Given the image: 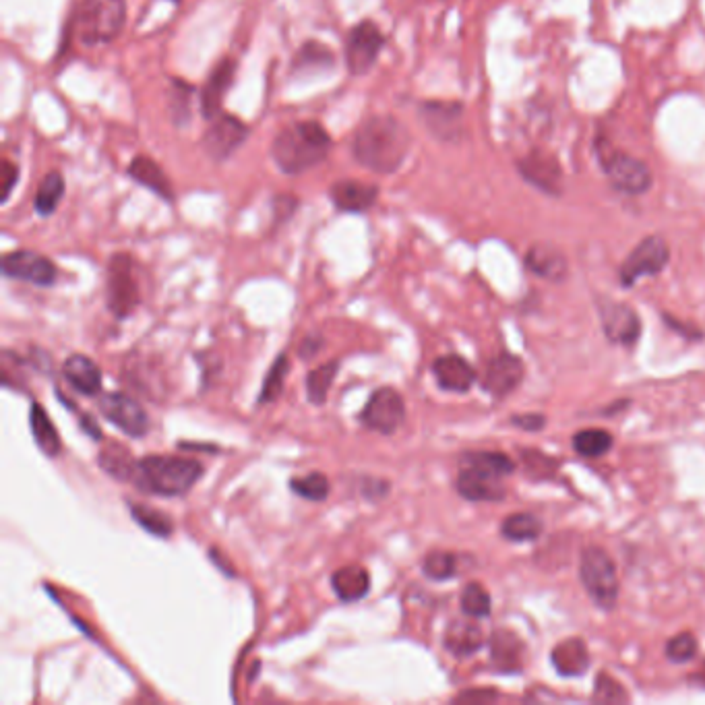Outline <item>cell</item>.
<instances>
[{"instance_id": "6da1fadb", "label": "cell", "mask_w": 705, "mask_h": 705, "mask_svg": "<svg viewBox=\"0 0 705 705\" xmlns=\"http://www.w3.org/2000/svg\"><path fill=\"white\" fill-rule=\"evenodd\" d=\"M412 147L410 131L391 114L366 118L352 137L354 160L375 174H393L404 166Z\"/></svg>"}, {"instance_id": "7a4b0ae2", "label": "cell", "mask_w": 705, "mask_h": 705, "mask_svg": "<svg viewBox=\"0 0 705 705\" xmlns=\"http://www.w3.org/2000/svg\"><path fill=\"white\" fill-rule=\"evenodd\" d=\"M331 147V135L319 120H298L275 135L271 160L280 172L298 176L323 164Z\"/></svg>"}, {"instance_id": "3957f363", "label": "cell", "mask_w": 705, "mask_h": 705, "mask_svg": "<svg viewBox=\"0 0 705 705\" xmlns=\"http://www.w3.org/2000/svg\"><path fill=\"white\" fill-rule=\"evenodd\" d=\"M203 466L199 459L180 455H147L137 462L133 482L143 493L156 497H182L199 482Z\"/></svg>"}, {"instance_id": "277c9868", "label": "cell", "mask_w": 705, "mask_h": 705, "mask_svg": "<svg viewBox=\"0 0 705 705\" xmlns=\"http://www.w3.org/2000/svg\"><path fill=\"white\" fill-rule=\"evenodd\" d=\"M127 23L125 0H81L69 21V36L83 46H104L114 42Z\"/></svg>"}, {"instance_id": "5b68a950", "label": "cell", "mask_w": 705, "mask_h": 705, "mask_svg": "<svg viewBox=\"0 0 705 705\" xmlns=\"http://www.w3.org/2000/svg\"><path fill=\"white\" fill-rule=\"evenodd\" d=\"M596 158L606 180L610 182V187L617 193L627 197H639L652 189L654 176L650 166L621 149H612L606 139L602 141V145L596 147Z\"/></svg>"}, {"instance_id": "8992f818", "label": "cell", "mask_w": 705, "mask_h": 705, "mask_svg": "<svg viewBox=\"0 0 705 705\" xmlns=\"http://www.w3.org/2000/svg\"><path fill=\"white\" fill-rule=\"evenodd\" d=\"M579 579L600 610H615L621 594L619 573L612 557L600 546L584 548L579 559Z\"/></svg>"}, {"instance_id": "52a82bcc", "label": "cell", "mask_w": 705, "mask_h": 705, "mask_svg": "<svg viewBox=\"0 0 705 705\" xmlns=\"http://www.w3.org/2000/svg\"><path fill=\"white\" fill-rule=\"evenodd\" d=\"M106 302L114 317L127 319L141 302V290L135 278L133 259L127 253H116L106 269Z\"/></svg>"}, {"instance_id": "ba28073f", "label": "cell", "mask_w": 705, "mask_h": 705, "mask_svg": "<svg viewBox=\"0 0 705 705\" xmlns=\"http://www.w3.org/2000/svg\"><path fill=\"white\" fill-rule=\"evenodd\" d=\"M670 263L668 242L658 236H646L637 247L625 257L619 267V282L623 288H633L643 278H656Z\"/></svg>"}, {"instance_id": "9c48e42d", "label": "cell", "mask_w": 705, "mask_h": 705, "mask_svg": "<svg viewBox=\"0 0 705 705\" xmlns=\"http://www.w3.org/2000/svg\"><path fill=\"white\" fill-rule=\"evenodd\" d=\"M385 46V36L375 21L364 19L354 25L344 40V60L346 69L354 77L369 73L379 60Z\"/></svg>"}, {"instance_id": "30bf717a", "label": "cell", "mask_w": 705, "mask_h": 705, "mask_svg": "<svg viewBox=\"0 0 705 705\" xmlns=\"http://www.w3.org/2000/svg\"><path fill=\"white\" fill-rule=\"evenodd\" d=\"M360 422L379 435H393L406 422V402L393 387H379L366 402Z\"/></svg>"}, {"instance_id": "8fae6325", "label": "cell", "mask_w": 705, "mask_h": 705, "mask_svg": "<svg viewBox=\"0 0 705 705\" xmlns=\"http://www.w3.org/2000/svg\"><path fill=\"white\" fill-rule=\"evenodd\" d=\"M249 133V127L238 116L222 112L209 120L201 145L213 162H226L247 143Z\"/></svg>"}, {"instance_id": "7c38bea8", "label": "cell", "mask_w": 705, "mask_h": 705, "mask_svg": "<svg viewBox=\"0 0 705 705\" xmlns=\"http://www.w3.org/2000/svg\"><path fill=\"white\" fill-rule=\"evenodd\" d=\"M602 333L612 346L633 348L641 337V317L627 302L604 298L598 302Z\"/></svg>"}, {"instance_id": "4fadbf2b", "label": "cell", "mask_w": 705, "mask_h": 705, "mask_svg": "<svg viewBox=\"0 0 705 705\" xmlns=\"http://www.w3.org/2000/svg\"><path fill=\"white\" fill-rule=\"evenodd\" d=\"M424 129L441 143H457L464 137V106L459 102L426 100L418 106Z\"/></svg>"}, {"instance_id": "5bb4252c", "label": "cell", "mask_w": 705, "mask_h": 705, "mask_svg": "<svg viewBox=\"0 0 705 705\" xmlns=\"http://www.w3.org/2000/svg\"><path fill=\"white\" fill-rule=\"evenodd\" d=\"M98 406L102 416L114 426H118L127 437L141 439L149 433V416L141 408V404L133 400V397L120 391L102 393Z\"/></svg>"}, {"instance_id": "9a60e30c", "label": "cell", "mask_w": 705, "mask_h": 705, "mask_svg": "<svg viewBox=\"0 0 705 705\" xmlns=\"http://www.w3.org/2000/svg\"><path fill=\"white\" fill-rule=\"evenodd\" d=\"M0 269H3L5 278H9V280L27 282V284L40 286V288L54 286V282L58 278V269H56L54 261H50L48 257H44L36 251H29V249H19V251L7 253L3 257V263H0Z\"/></svg>"}, {"instance_id": "2e32d148", "label": "cell", "mask_w": 705, "mask_h": 705, "mask_svg": "<svg viewBox=\"0 0 705 705\" xmlns=\"http://www.w3.org/2000/svg\"><path fill=\"white\" fill-rule=\"evenodd\" d=\"M517 172L528 185L548 197H559L563 191V170L553 153H546L542 149L530 151L526 158L517 162Z\"/></svg>"}, {"instance_id": "e0dca14e", "label": "cell", "mask_w": 705, "mask_h": 705, "mask_svg": "<svg viewBox=\"0 0 705 705\" xmlns=\"http://www.w3.org/2000/svg\"><path fill=\"white\" fill-rule=\"evenodd\" d=\"M526 379V364L519 356L501 352L495 358H490L486 364V371L482 375V389L495 397V400H503V397L511 395L521 383Z\"/></svg>"}, {"instance_id": "ac0fdd59", "label": "cell", "mask_w": 705, "mask_h": 705, "mask_svg": "<svg viewBox=\"0 0 705 705\" xmlns=\"http://www.w3.org/2000/svg\"><path fill=\"white\" fill-rule=\"evenodd\" d=\"M236 71H238V63L234 58H222L209 73L205 85L199 91V108L205 120H213L218 114L224 112L222 110L224 98L230 91V87L234 85Z\"/></svg>"}, {"instance_id": "d6986e66", "label": "cell", "mask_w": 705, "mask_h": 705, "mask_svg": "<svg viewBox=\"0 0 705 705\" xmlns=\"http://www.w3.org/2000/svg\"><path fill=\"white\" fill-rule=\"evenodd\" d=\"M490 664L501 674H517L526 666V643L511 629H497L488 637Z\"/></svg>"}, {"instance_id": "ffe728a7", "label": "cell", "mask_w": 705, "mask_h": 705, "mask_svg": "<svg viewBox=\"0 0 705 705\" xmlns=\"http://www.w3.org/2000/svg\"><path fill=\"white\" fill-rule=\"evenodd\" d=\"M329 199L333 207L342 213H366L377 205L379 187L362 180H337L329 189Z\"/></svg>"}, {"instance_id": "44dd1931", "label": "cell", "mask_w": 705, "mask_h": 705, "mask_svg": "<svg viewBox=\"0 0 705 705\" xmlns=\"http://www.w3.org/2000/svg\"><path fill=\"white\" fill-rule=\"evenodd\" d=\"M524 261H526V269L530 273H534L536 278L546 280V282L561 284L567 280V275H569V261H567L565 253L550 242L532 244Z\"/></svg>"}, {"instance_id": "7402d4cb", "label": "cell", "mask_w": 705, "mask_h": 705, "mask_svg": "<svg viewBox=\"0 0 705 705\" xmlns=\"http://www.w3.org/2000/svg\"><path fill=\"white\" fill-rule=\"evenodd\" d=\"M501 480L503 478L488 476L472 468H462L455 480V490L459 497L470 503H499L507 495Z\"/></svg>"}, {"instance_id": "603a6c76", "label": "cell", "mask_w": 705, "mask_h": 705, "mask_svg": "<svg viewBox=\"0 0 705 705\" xmlns=\"http://www.w3.org/2000/svg\"><path fill=\"white\" fill-rule=\"evenodd\" d=\"M431 371L437 385L449 393H468L478 379L474 366L459 354L439 356L433 362Z\"/></svg>"}, {"instance_id": "cb8c5ba5", "label": "cell", "mask_w": 705, "mask_h": 705, "mask_svg": "<svg viewBox=\"0 0 705 705\" xmlns=\"http://www.w3.org/2000/svg\"><path fill=\"white\" fill-rule=\"evenodd\" d=\"M550 662H553L555 670L559 672V677L579 679L588 672L592 658H590V650H588L584 639L567 637V639L559 641L557 646L553 648V652H550Z\"/></svg>"}, {"instance_id": "d4e9b609", "label": "cell", "mask_w": 705, "mask_h": 705, "mask_svg": "<svg viewBox=\"0 0 705 705\" xmlns=\"http://www.w3.org/2000/svg\"><path fill=\"white\" fill-rule=\"evenodd\" d=\"M476 621L478 619L468 617L466 621L457 619L447 625L443 635V646L449 654H453L455 658H470L484 648L486 637L482 627Z\"/></svg>"}, {"instance_id": "484cf974", "label": "cell", "mask_w": 705, "mask_h": 705, "mask_svg": "<svg viewBox=\"0 0 705 705\" xmlns=\"http://www.w3.org/2000/svg\"><path fill=\"white\" fill-rule=\"evenodd\" d=\"M129 178H133L137 185H141L143 189L151 191L156 197H160L162 201L174 203L176 193L172 187L170 176L164 172V168L147 156H137L131 160L129 168H127Z\"/></svg>"}, {"instance_id": "4316f807", "label": "cell", "mask_w": 705, "mask_h": 705, "mask_svg": "<svg viewBox=\"0 0 705 705\" xmlns=\"http://www.w3.org/2000/svg\"><path fill=\"white\" fill-rule=\"evenodd\" d=\"M333 67H335V52L323 42L309 40L294 52L290 73L294 77H313V75L327 73Z\"/></svg>"}, {"instance_id": "83f0119b", "label": "cell", "mask_w": 705, "mask_h": 705, "mask_svg": "<svg viewBox=\"0 0 705 705\" xmlns=\"http://www.w3.org/2000/svg\"><path fill=\"white\" fill-rule=\"evenodd\" d=\"M65 381L83 395H98L102 391V369L85 354H73L63 364Z\"/></svg>"}, {"instance_id": "f1b7e54d", "label": "cell", "mask_w": 705, "mask_h": 705, "mask_svg": "<svg viewBox=\"0 0 705 705\" xmlns=\"http://www.w3.org/2000/svg\"><path fill=\"white\" fill-rule=\"evenodd\" d=\"M331 588L342 602H358L371 592V573L360 565H348L331 575Z\"/></svg>"}, {"instance_id": "f546056e", "label": "cell", "mask_w": 705, "mask_h": 705, "mask_svg": "<svg viewBox=\"0 0 705 705\" xmlns=\"http://www.w3.org/2000/svg\"><path fill=\"white\" fill-rule=\"evenodd\" d=\"M29 428H32L34 441L44 455H48V457L60 455V451H63L60 435L56 431L54 422L50 420V416L46 414V410L38 402H34L32 408H29Z\"/></svg>"}, {"instance_id": "4dcf8cb0", "label": "cell", "mask_w": 705, "mask_h": 705, "mask_svg": "<svg viewBox=\"0 0 705 705\" xmlns=\"http://www.w3.org/2000/svg\"><path fill=\"white\" fill-rule=\"evenodd\" d=\"M459 466L462 468H472L482 474L495 476V478H505L515 472V462L501 451H470L464 453L459 459Z\"/></svg>"}, {"instance_id": "1f68e13d", "label": "cell", "mask_w": 705, "mask_h": 705, "mask_svg": "<svg viewBox=\"0 0 705 705\" xmlns=\"http://www.w3.org/2000/svg\"><path fill=\"white\" fill-rule=\"evenodd\" d=\"M542 521L540 517H536L534 513L528 511H519V513H511L501 521V536L507 542H534L542 536Z\"/></svg>"}, {"instance_id": "d6a6232c", "label": "cell", "mask_w": 705, "mask_h": 705, "mask_svg": "<svg viewBox=\"0 0 705 705\" xmlns=\"http://www.w3.org/2000/svg\"><path fill=\"white\" fill-rule=\"evenodd\" d=\"M67 191L65 178L58 170L48 172L38 185L36 197H34V209L40 218H50L54 216V211L58 209L60 201H63Z\"/></svg>"}, {"instance_id": "836d02e7", "label": "cell", "mask_w": 705, "mask_h": 705, "mask_svg": "<svg viewBox=\"0 0 705 705\" xmlns=\"http://www.w3.org/2000/svg\"><path fill=\"white\" fill-rule=\"evenodd\" d=\"M193 96L195 87L182 79H172V85L168 89V116L172 120V125L182 129L189 127L191 116H193Z\"/></svg>"}, {"instance_id": "e575fe53", "label": "cell", "mask_w": 705, "mask_h": 705, "mask_svg": "<svg viewBox=\"0 0 705 705\" xmlns=\"http://www.w3.org/2000/svg\"><path fill=\"white\" fill-rule=\"evenodd\" d=\"M98 464L110 478H116V480L133 482L137 472V462L129 453V449L122 445H106L98 455Z\"/></svg>"}, {"instance_id": "d590c367", "label": "cell", "mask_w": 705, "mask_h": 705, "mask_svg": "<svg viewBox=\"0 0 705 705\" xmlns=\"http://www.w3.org/2000/svg\"><path fill=\"white\" fill-rule=\"evenodd\" d=\"M571 445L577 455L588 457V459H598L610 453L612 445H615V437H612L604 428H584L573 435Z\"/></svg>"}, {"instance_id": "8d00e7d4", "label": "cell", "mask_w": 705, "mask_h": 705, "mask_svg": "<svg viewBox=\"0 0 705 705\" xmlns=\"http://www.w3.org/2000/svg\"><path fill=\"white\" fill-rule=\"evenodd\" d=\"M337 373H340V362L331 360L306 375V397H309L311 404L323 406L327 402V395L337 379Z\"/></svg>"}, {"instance_id": "74e56055", "label": "cell", "mask_w": 705, "mask_h": 705, "mask_svg": "<svg viewBox=\"0 0 705 705\" xmlns=\"http://www.w3.org/2000/svg\"><path fill=\"white\" fill-rule=\"evenodd\" d=\"M129 511H131V517L137 521V526L141 530L149 532L151 536L166 540L174 534V524H172L170 515H166L158 509H151L147 505H137V503H131Z\"/></svg>"}, {"instance_id": "f35d334b", "label": "cell", "mask_w": 705, "mask_h": 705, "mask_svg": "<svg viewBox=\"0 0 705 705\" xmlns=\"http://www.w3.org/2000/svg\"><path fill=\"white\" fill-rule=\"evenodd\" d=\"M288 373H290V360H288V354L282 352L278 358L273 360V364L269 366V371L265 375L259 400H257L259 406L273 404L275 400H280V395L284 393V387H286Z\"/></svg>"}, {"instance_id": "ab89813d", "label": "cell", "mask_w": 705, "mask_h": 705, "mask_svg": "<svg viewBox=\"0 0 705 705\" xmlns=\"http://www.w3.org/2000/svg\"><path fill=\"white\" fill-rule=\"evenodd\" d=\"M459 604H462V612L466 617L472 619H488L490 612H493V598H490L488 590L478 584V581H470L459 596Z\"/></svg>"}, {"instance_id": "60d3db41", "label": "cell", "mask_w": 705, "mask_h": 705, "mask_svg": "<svg viewBox=\"0 0 705 705\" xmlns=\"http://www.w3.org/2000/svg\"><path fill=\"white\" fill-rule=\"evenodd\" d=\"M290 488H292V493L298 495L300 499L313 501V503L325 501L331 493V484L323 472H309L306 476L292 478Z\"/></svg>"}, {"instance_id": "b9f144b4", "label": "cell", "mask_w": 705, "mask_h": 705, "mask_svg": "<svg viewBox=\"0 0 705 705\" xmlns=\"http://www.w3.org/2000/svg\"><path fill=\"white\" fill-rule=\"evenodd\" d=\"M457 571L459 559L455 553H449V550H433V553H428L422 561V573L433 581L453 579Z\"/></svg>"}, {"instance_id": "7bdbcfd3", "label": "cell", "mask_w": 705, "mask_h": 705, "mask_svg": "<svg viewBox=\"0 0 705 705\" xmlns=\"http://www.w3.org/2000/svg\"><path fill=\"white\" fill-rule=\"evenodd\" d=\"M592 701H596V703H629L631 697H629L627 689L615 677H612L610 672L600 670L596 681H594Z\"/></svg>"}, {"instance_id": "ee69618b", "label": "cell", "mask_w": 705, "mask_h": 705, "mask_svg": "<svg viewBox=\"0 0 705 705\" xmlns=\"http://www.w3.org/2000/svg\"><path fill=\"white\" fill-rule=\"evenodd\" d=\"M697 652H699V643H697V637L691 631H683V633L672 635L666 641V648H664V654H666V658L672 664L691 662L697 656Z\"/></svg>"}, {"instance_id": "f6af8a7d", "label": "cell", "mask_w": 705, "mask_h": 705, "mask_svg": "<svg viewBox=\"0 0 705 705\" xmlns=\"http://www.w3.org/2000/svg\"><path fill=\"white\" fill-rule=\"evenodd\" d=\"M521 459H524L526 472H528L532 478H538V480L553 478V476L557 474V468H559L557 459H553V457L542 453V451H534V449H524V451H521Z\"/></svg>"}, {"instance_id": "bcb514c9", "label": "cell", "mask_w": 705, "mask_h": 705, "mask_svg": "<svg viewBox=\"0 0 705 705\" xmlns=\"http://www.w3.org/2000/svg\"><path fill=\"white\" fill-rule=\"evenodd\" d=\"M298 199L292 197V195H278V197H273V220L275 224H284L288 222L292 216H294V211L298 209Z\"/></svg>"}, {"instance_id": "7dc6e473", "label": "cell", "mask_w": 705, "mask_h": 705, "mask_svg": "<svg viewBox=\"0 0 705 705\" xmlns=\"http://www.w3.org/2000/svg\"><path fill=\"white\" fill-rule=\"evenodd\" d=\"M511 424L517 426V428H521V431L536 433V431H542V428L546 426V416H544V414H538V412L513 414V416H511Z\"/></svg>"}, {"instance_id": "c3c4849f", "label": "cell", "mask_w": 705, "mask_h": 705, "mask_svg": "<svg viewBox=\"0 0 705 705\" xmlns=\"http://www.w3.org/2000/svg\"><path fill=\"white\" fill-rule=\"evenodd\" d=\"M17 182H19V166L9 158H5L3 160V197H0V201L7 203L11 199V193L17 187Z\"/></svg>"}, {"instance_id": "681fc988", "label": "cell", "mask_w": 705, "mask_h": 705, "mask_svg": "<svg viewBox=\"0 0 705 705\" xmlns=\"http://www.w3.org/2000/svg\"><path fill=\"white\" fill-rule=\"evenodd\" d=\"M389 488L391 484L387 480H381V478H366L364 484H362V495L366 499H371V501H379L383 497L389 495Z\"/></svg>"}, {"instance_id": "f907efd6", "label": "cell", "mask_w": 705, "mask_h": 705, "mask_svg": "<svg viewBox=\"0 0 705 705\" xmlns=\"http://www.w3.org/2000/svg\"><path fill=\"white\" fill-rule=\"evenodd\" d=\"M499 699V693L495 689H468L464 693H459L453 701L462 703H493Z\"/></svg>"}, {"instance_id": "816d5d0a", "label": "cell", "mask_w": 705, "mask_h": 705, "mask_svg": "<svg viewBox=\"0 0 705 705\" xmlns=\"http://www.w3.org/2000/svg\"><path fill=\"white\" fill-rule=\"evenodd\" d=\"M323 346H325L323 337L319 333H311V335H306L304 340L300 342L298 354L302 356V360H311V358H315L321 352Z\"/></svg>"}, {"instance_id": "f5cc1de1", "label": "cell", "mask_w": 705, "mask_h": 705, "mask_svg": "<svg viewBox=\"0 0 705 705\" xmlns=\"http://www.w3.org/2000/svg\"><path fill=\"white\" fill-rule=\"evenodd\" d=\"M81 428H85V433H87L91 439H96V441H100V439H102V431H100V426L96 424V420L91 418L89 414H83V416H81Z\"/></svg>"}, {"instance_id": "db71d44e", "label": "cell", "mask_w": 705, "mask_h": 705, "mask_svg": "<svg viewBox=\"0 0 705 705\" xmlns=\"http://www.w3.org/2000/svg\"><path fill=\"white\" fill-rule=\"evenodd\" d=\"M224 555L220 553V550H216V548H209V559H211V563L213 565H218L222 571H224V575H228V577H234L236 573H234V569L232 567H228L226 563H224V559H222Z\"/></svg>"}, {"instance_id": "11a10c76", "label": "cell", "mask_w": 705, "mask_h": 705, "mask_svg": "<svg viewBox=\"0 0 705 705\" xmlns=\"http://www.w3.org/2000/svg\"><path fill=\"white\" fill-rule=\"evenodd\" d=\"M695 681L699 683V685H703L705 687V662L701 664V668L697 670V674H695Z\"/></svg>"}, {"instance_id": "9f6ffc18", "label": "cell", "mask_w": 705, "mask_h": 705, "mask_svg": "<svg viewBox=\"0 0 705 705\" xmlns=\"http://www.w3.org/2000/svg\"><path fill=\"white\" fill-rule=\"evenodd\" d=\"M170 3H174V5H180V3H182V0H170Z\"/></svg>"}]
</instances>
